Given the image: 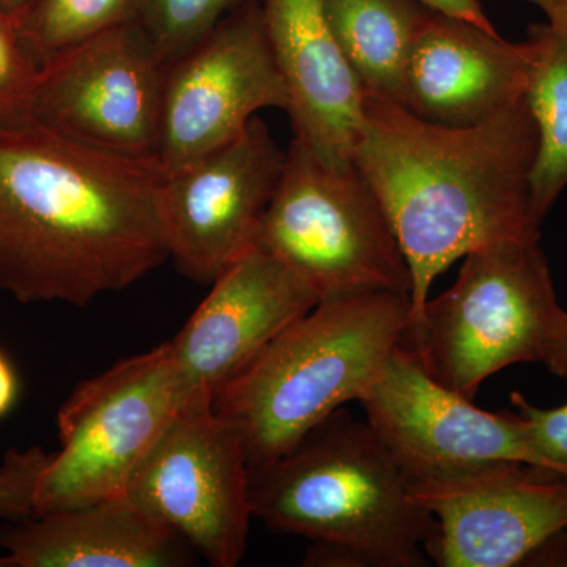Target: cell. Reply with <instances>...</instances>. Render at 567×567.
Masks as SVG:
<instances>
[{
    "mask_svg": "<svg viewBox=\"0 0 567 567\" xmlns=\"http://www.w3.org/2000/svg\"><path fill=\"white\" fill-rule=\"evenodd\" d=\"M286 152L254 117L218 151L164 175L158 215L167 256L194 282L212 284L256 249L257 230L281 178Z\"/></svg>",
    "mask_w": 567,
    "mask_h": 567,
    "instance_id": "12",
    "label": "cell"
},
{
    "mask_svg": "<svg viewBox=\"0 0 567 567\" xmlns=\"http://www.w3.org/2000/svg\"><path fill=\"white\" fill-rule=\"evenodd\" d=\"M347 62L369 95L401 102L406 63L434 10L416 0H322Z\"/></svg>",
    "mask_w": 567,
    "mask_h": 567,
    "instance_id": "18",
    "label": "cell"
},
{
    "mask_svg": "<svg viewBox=\"0 0 567 567\" xmlns=\"http://www.w3.org/2000/svg\"><path fill=\"white\" fill-rule=\"evenodd\" d=\"M0 567H6V558H3V554H0Z\"/></svg>",
    "mask_w": 567,
    "mask_h": 567,
    "instance_id": "31",
    "label": "cell"
},
{
    "mask_svg": "<svg viewBox=\"0 0 567 567\" xmlns=\"http://www.w3.org/2000/svg\"><path fill=\"white\" fill-rule=\"evenodd\" d=\"M532 47L475 24L434 13L406 63L401 104L436 125L472 126L527 91Z\"/></svg>",
    "mask_w": 567,
    "mask_h": 567,
    "instance_id": "16",
    "label": "cell"
},
{
    "mask_svg": "<svg viewBox=\"0 0 567 567\" xmlns=\"http://www.w3.org/2000/svg\"><path fill=\"white\" fill-rule=\"evenodd\" d=\"M416 2L423 3L424 7L436 11V13L475 24L483 31L498 33L495 25L488 20L480 0H416Z\"/></svg>",
    "mask_w": 567,
    "mask_h": 567,
    "instance_id": "26",
    "label": "cell"
},
{
    "mask_svg": "<svg viewBox=\"0 0 567 567\" xmlns=\"http://www.w3.org/2000/svg\"><path fill=\"white\" fill-rule=\"evenodd\" d=\"M410 295L319 301L213 399L244 439L249 466L275 461L311 429L360 401L409 327Z\"/></svg>",
    "mask_w": 567,
    "mask_h": 567,
    "instance_id": "4",
    "label": "cell"
},
{
    "mask_svg": "<svg viewBox=\"0 0 567 567\" xmlns=\"http://www.w3.org/2000/svg\"><path fill=\"white\" fill-rule=\"evenodd\" d=\"M532 47L525 100L537 128L532 204L543 224L567 186V29L554 22L529 24Z\"/></svg>",
    "mask_w": 567,
    "mask_h": 567,
    "instance_id": "19",
    "label": "cell"
},
{
    "mask_svg": "<svg viewBox=\"0 0 567 567\" xmlns=\"http://www.w3.org/2000/svg\"><path fill=\"white\" fill-rule=\"evenodd\" d=\"M544 11L548 22L567 29V0H525Z\"/></svg>",
    "mask_w": 567,
    "mask_h": 567,
    "instance_id": "28",
    "label": "cell"
},
{
    "mask_svg": "<svg viewBox=\"0 0 567 567\" xmlns=\"http://www.w3.org/2000/svg\"><path fill=\"white\" fill-rule=\"evenodd\" d=\"M163 171L35 122L0 130V290L20 303L84 308L169 259Z\"/></svg>",
    "mask_w": 567,
    "mask_h": 567,
    "instance_id": "1",
    "label": "cell"
},
{
    "mask_svg": "<svg viewBox=\"0 0 567 567\" xmlns=\"http://www.w3.org/2000/svg\"><path fill=\"white\" fill-rule=\"evenodd\" d=\"M286 84L265 32L262 2L246 0L167 62L156 162L177 173L230 144L262 110L287 111Z\"/></svg>",
    "mask_w": 567,
    "mask_h": 567,
    "instance_id": "10",
    "label": "cell"
},
{
    "mask_svg": "<svg viewBox=\"0 0 567 567\" xmlns=\"http://www.w3.org/2000/svg\"><path fill=\"white\" fill-rule=\"evenodd\" d=\"M265 32L289 96L295 140L330 164L353 163L364 91L339 47L322 0H264Z\"/></svg>",
    "mask_w": 567,
    "mask_h": 567,
    "instance_id": "15",
    "label": "cell"
},
{
    "mask_svg": "<svg viewBox=\"0 0 567 567\" xmlns=\"http://www.w3.org/2000/svg\"><path fill=\"white\" fill-rule=\"evenodd\" d=\"M546 365L551 374L567 380V328L565 336H563L551 357L548 358Z\"/></svg>",
    "mask_w": 567,
    "mask_h": 567,
    "instance_id": "29",
    "label": "cell"
},
{
    "mask_svg": "<svg viewBox=\"0 0 567 567\" xmlns=\"http://www.w3.org/2000/svg\"><path fill=\"white\" fill-rule=\"evenodd\" d=\"M32 2L33 0H0V11L10 17L20 18Z\"/></svg>",
    "mask_w": 567,
    "mask_h": 567,
    "instance_id": "30",
    "label": "cell"
},
{
    "mask_svg": "<svg viewBox=\"0 0 567 567\" xmlns=\"http://www.w3.org/2000/svg\"><path fill=\"white\" fill-rule=\"evenodd\" d=\"M457 281L427 300L402 346L440 385L473 401L484 380L517 363H544L566 333L539 241L502 244L464 257Z\"/></svg>",
    "mask_w": 567,
    "mask_h": 567,
    "instance_id": "5",
    "label": "cell"
},
{
    "mask_svg": "<svg viewBox=\"0 0 567 567\" xmlns=\"http://www.w3.org/2000/svg\"><path fill=\"white\" fill-rule=\"evenodd\" d=\"M41 71L17 17L0 11V130L31 122V104Z\"/></svg>",
    "mask_w": 567,
    "mask_h": 567,
    "instance_id": "22",
    "label": "cell"
},
{
    "mask_svg": "<svg viewBox=\"0 0 567 567\" xmlns=\"http://www.w3.org/2000/svg\"><path fill=\"white\" fill-rule=\"evenodd\" d=\"M189 399L167 342L81 383L59 412L61 450L41 470L33 514L125 495L142 461Z\"/></svg>",
    "mask_w": 567,
    "mask_h": 567,
    "instance_id": "7",
    "label": "cell"
},
{
    "mask_svg": "<svg viewBox=\"0 0 567 567\" xmlns=\"http://www.w3.org/2000/svg\"><path fill=\"white\" fill-rule=\"evenodd\" d=\"M319 301L286 265L252 249L212 282L210 293L167 342L182 390L188 398L215 399Z\"/></svg>",
    "mask_w": 567,
    "mask_h": 567,
    "instance_id": "14",
    "label": "cell"
},
{
    "mask_svg": "<svg viewBox=\"0 0 567 567\" xmlns=\"http://www.w3.org/2000/svg\"><path fill=\"white\" fill-rule=\"evenodd\" d=\"M353 163L393 227L410 274L409 327L432 284L488 246L539 241L532 204L537 128L525 95L472 126L436 125L364 93Z\"/></svg>",
    "mask_w": 567,
    "mask_h": 567,
    "instance_id": "2",
    "label": "cell"
},
{
    "mask_svg": "<svg viewBox=\"0 0 567 567\" xmlns=\"http://www.w3.org/2000/svg\"><path fill=\"white\" fill-rule=\"evenodd\" d=\"M301 565L311 567H369L363 555L336 543L311 540Z\"/></svg>",
    "mask_w": 567,
    "mask_h": 567,
    "instance_id": "25",
    "label": "cell"
},
{
    "mask_svg": "<svg viewBox=\"0 0 567 567\" xmlns=\"http://www.w3.org/2000/svg\"><path fill=\"white\" fill-rule=\"evenodd\" d=\"M511 402L536 453L548 465L567 470V404L539 409L518 391L511 393Z\"/></svg>",
    "mask_w": 567,
    "mask_h": 567,
    "instance_id": "24",
    "label": "cell"
},
{
    "mask_svg": "<svg viewBox=\"0 0 567 567\" xmlns=\"http://www.w3.org/2000/svg\"><path fill=\"white\" fill-rule=\"evenodd\" d=\"M256 249L286 265L320 301L412 290L385 208L360 169L354 163L323 162L295 137Z\"/></svg>",
    "mask_w": 567,
    "mask_h": 567,
    "instance_id": "6",
    "label": "cell"
},
{
    "mask_svg": "<svg viewBox=\"0 0 567 567\" xmlns=\"http://www.w3.org/2000/svg\"><path fill=\"white\" fill-rule=\"evenodd\" d=\"M6 567H181L192 546L128 496L33 514L0 532Z\"/></svg>",
    "mask_w": 567,
    "mask_h": 567,
    "instance_id": "17",
    "label": "cell"
},
{
    "mask_svg": "<svg viewBox=\"0 0 567 567\" xmlns=\"http://www.w3.org/2000/svg\"><path fill=\"white\" fill-rule=\"evenodd\" d=\"M358 402L410 483L503 461L550 466L529 443L516 412L477 409L435 382L409 347H395Z\"/></svg>",
    "mask_w": 567,
    "mask_h": 567,
    "instance_id": "13",
    "label": "cell"
},
{
    "mask_svg": "<svg viewBox=\"0 0 567 567\" xmlns=\"http://www.w3.org/2000/svg\"><path fill=\"white\" fill-rule=\"evenodd\" d=\"M252 516L271 532L342 544L369 567H424L435 517L368 420L339 409L287 453L249 466Z\"/></svg>",
    "mask_w": 567,
    "mask_h": 567,
    "instance_id": "3",
    "label": "cell"
},
{
    "mask_svg": "<svg viewBox=\"0 0 567 567\" xmlns=\"http://www.w3.org/2000/svg\"><path fill=\"white\" fill-rule=\"evenodd\" d=\"M435 517L424 550L442 567H513L567 529V470L494 462L410 483Z\"/></svg>",
    "mask_w": 567,
    "mask_h": 567,
    "instance_id": "11",
    "label": "cell"
},
{
    "mask_svg": "<svg viewBox=\"0 0 567 567\" xmlns=\"http://www.w3.org/2000/svg\"><path fill=\"white\" fill-rule=\"evenodd\" d=\"M166 65L140 22H123L41 66L31 121L96 151L156 159Z\"/></svg>",
    "mask_w": 567,
    "mask_h": 567,
    "instance_id": "9",
    "label": "cell"
},
{
    "mask_svg": "<svg viewBox=\"0 0 567 567\" xmlns=\"http://www.w3.org/2000/svg\"><path fill=\"white\" fill-rule=\"evenodd\" d=\"M140 0H33L20 28L43 66L62 52L136 18Z\"/></svg>",
    "mask_w": 567,
    "mask_h": 567,
    "instance_id": "20",
    "label": "cell"
},
{
    "mask_svg": "<svg viewBox=\"0 0 567 567\" xmlns=\"http://www.w3.org/2000/svg\"><path fill=\"white\" fill-rule=\"evenodd\" d=\"M50 454L39 446L11 450L0 465V518H24L33 514L37 483Z\"/></svg>",
    "mask_w": 567,
    "mask_h": 567,
    "instance_id": "23",
    "label": "cell"
},
{
    "mask_svg": "<svg viewBox=\"0 0 567 567\" xmlns=\"http://www.w3.org/2000/svg\"><path fill=\"white\" fill-rule=\"evenodd\" d=\"M18 380L13 368L0 352V417L7 415L17 401Z\"/></svg>",
    "mask_w": 567,
    "mask_h": 567,
    "instance_id": "27",
    "label": "cell"
},
{
    "mask_svg": "<svg viewBox=\"0 0 567 567\" xmlns=\"http://www.w3.org/2000/svg\"><path fill=\"white\" fill-rule=\"evenodd\" d=\"M246 0H140L136 20L164 61L192 48Z\"/></svg>",
    "mask_w": 567,
    "mask_h": 567,
    "instance_id": "21",
    "label": "cell"
},
{
    "mask_svg": "<svg viewBox=\"0 0 567 567\" xmlns=\"http://www.w3.org/2000/svg\"><path fill=\"white\" fill-rule=\"evenodd\" d=\"M125 496L162 522L212 566L244 559L252 509L240 431L194 395L134 473Z\"/></svg>",
    "mask_w": 567,
    "mask_h": 567,
    "instance_id": "8",
    "label": "cell"
}]
</instances>
